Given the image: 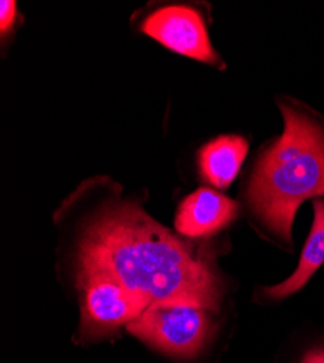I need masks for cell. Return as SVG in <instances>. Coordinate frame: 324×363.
I'll return each mask as SVG.
<instances>
[{
	"label": "cell",
	"instance_id": "cell-10",
	"mask_svg": "<svg viewBox=\"0 0 324 363\" xmlns=\"http://www.w3.org/2000/svg\"><path fill=\"white\" fill-rule=\"evenodd\" d=\"M301 363H324V349L308 352Z\"/></svg>",
	"mask_w": 324,
	"mask_h": 363
},
{
	"label": "cell",
	"instance_id": "cell-7",
	"mask_svg": "<svg viewBox=\"0 0 324 363\" xmlns=\"http://www.w3.org/2000/svg\"><path fill=\"white\" fill-rule=\"evenodd\" d=\"M249 143L242 135H220L198 153V167L203 180L225 191L238 177L247 156Z\"/></svg>",
	"mask_w": 324,
	"mask_h": 363
},
{
	"label": "cell",
	"instance_id": "cell-8",
	"mask_svg": "<svg viewBox=\"0 0 324 363\" xmlns=\"http://www.w3.org/2000/svg\"><path fill=\"white\" fill-rule=\"evenodd\" d=\"M313 206L314 221L296 272L279 285L264 288L263 294L267 298L284 299L301 291L324 264V199L315 198Z\"/></svg>",
	"mask_w": 324,
	"mask_h": 363
},
{
	"label": "cell",
	"instance_id": "cell-2",
	"mask_svg": "<svg viewBox=\"0 0 324 363\" xmlns=\"http://www.w3.org/2000/svg\"><path fill=\"white\" fill-rule=\"evenodd\" d=\"M278 105L284 133L259 157L246 198L255 220L292 247L297 209L324 195V123L294 99H279Z\"/></svg>",
	"mask_w": 324,
	"mask_h": 363
},
{
	"label": "cell",
	"instance_id": "cell-1",
	"mask_svg": "<svg viewBox=\"0 0 324 363\" xmlns=\"http://www.w3.org/2000/svg\"><path fill=\"white\" fill-rule=\"evenodd\" d=\"M80 266L98 267L155 304L185 302L213 311L223 295L210 253L155 221L134 201L109 199L83 227Z\"/></svg>",
	"mask_w": 324,
	"mask_h": 363
},
{
	"label": "cell",
	"instance_id": "cell-6",
	"mask_svg": "<svg viewBox=\"0 0 324 363\" xmlns=\"http://www.w3.org/2000/svg\"><path fill=\"white\" fill-rule=\"evenodd\" d=\"M239 211V203L224 194L201 188L181 202L174 228L188 238H205L228 227Z\"/></svg>",
	"mask_w": 324,
	"mask_h": 363
},
{
	"label": "cell",
	"instance_id": "cell-4",
	"mask_svg": "<svg viewBox=\"0 0 324 363\" xmlns=\"http://www.w3.org/2000/svg\"><path fill=\"white\" fill-rule=\"evenodd\" d=\"M79 289L82 291L80 333L87 337L112 335L121 327H128L149 308V302L98 267L80 266Z\"/></svg>",
	"mask_w": 324,
	"mask_h": 363
},
{
	"label": "cell",
	"instance_id": "cell-9",
	"mask_svg": "<svg viewBox=\"0 0 324 363\" xmlns=\"http://www.w3.org/2000/svg\"><path fill=\"white\" fill-rule=\"evenodd\" d=\"M18 22V6L13 0H2L0 4V34L5 41L8 34L13 31V28Z\"/></svg>",
	"mask_w": 324,
	"mask_h": 363
},
{
	"label": "cell",
	"instance_id": "cell-5",
	"mask_svg": "<svg viewBox=\"0 0 324 363\" xmlns=\"http://www.w3.org/2000/svg\"><path fill=\"white\" fill-rule=\"evenodd\" d=\"M140 31L173 52L224 69V62L210 41L205 19L192 5L159 6L143 19Z\"/></svg>",
	"mask_w": 324,
	"mask_h": 363
},
{
	"label": "cell",
	"instance_id": "cell-3",
	"mask_svg": "<svg viewBox=\"0 0 324 363\" xmlns=\"http://www.w3.org/2000/svg\"><path fill=\"white\" fill-rule=\"evenodd\" d=\"M211 311L185 302L155 304L127 330L144 343L167 354L195 357L208 343L214 331Z\"/></svg>",
	"mask_w": 324,
	"mask_h": 363
}]
</instances>
